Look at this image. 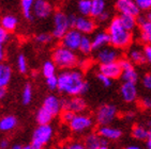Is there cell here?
<instances>
[{
  "label": "cell",
  "instance_id": "38",
  "mask_svg": "<svg viewBox=\"0 0 151 149\" xmlns=\"http://www.w3.org/2000/svg\"><path fill=\"white\" fill-rule=\"evenodd\" d=\"M96 77H98L99 82L104 86V87H111V84H113V80H111V78H108L107 76H105V74H101V72H99Z\"/></svg>",
  "mask_w": 151,
  "mask_h": 149
},
{
  "label": "cell",
  "instance_id": "61",
  "mask_svg": "<svg viewBox=\"0 0 151 149\" xmlns=\"http://www.w3.org/2000/svg\"><path fill=\"white\" fill-rule=\"evenodd\" d=\"M148 45H150V46H151V40H150V42H149V44H148Z\"/></svg>",
  "mask_w": 151,
  "mask_h": 149
},
{
  "label": "cell",
  "instance_id": "3",
  "mask_svg": "<svg viewBox=\"0 0 151 149\" xmlns=\"http://www.w3.org/2000/svg\"><path fill=\"white\" fill-rule=\"evenodd\" d=\"M52 61L59 68L71 69L78 64V57L76 55L75 51L61 45L52 50Z\"/></svg>",
  "mask_w": 151,
  "mask_h": 149
},
{
  "label": "cell",
  "instance_id": "57",
  "mask_svg": "<svg viewBox=\"0 0 151 149\" xmlns=\"http://www.w3.org/2000/svg\"><path fill=\"white\" fill-rule=\"evenodd\" d=\"M148 140H151V127L148 129Z\"/></svg>",
  "mask_w": 151,
  "mask_h": 149
},
{
  "label": "cell",
  "instance_id": "37",
  "mask_svg": "<svg viewBox=\"0 0 151 149\" xmlns=\"http://www.w3.org/2000/svg\"><path fill=\"white\" fill-rule=\"evenodd\" d=\"M46 79V85L50 91H55L58 89V78L57 76H52V77L45 78Z\"/></svg>",
  "mask_w": 151,
  "mask_h": 149
},
{
  "label": "cell",
  "instance_id": "49",
  "mask_svg": "<svg viewBox=\"0 0 151 149\" xmlns=\"http://www.w3.org/2000/svg\"><path fill=\"white\" fill-rule=\"evenodd\" d=\"M4 57H6V51L3 48V44L0 43V62H2L4 60Z\"/></svg>",
  "mask_w": 151,
  "mask_h": 149
},
{
  "label": "cell",
  "instance_id": "23",
  "mask_svg": "<svg viewBox=\"0 0 151 149\" xmlns=\"http://www.w3.org/2000/svg\"><path fill=\"white\" fill-rule=\"evenodd\" d=\"M17 118L14 115H6L0 118V131L10 132L17 127Z\"/></svg>",
  "mask_w": 151,
  "mask_h": 149
},
{
  "label": "cell",
  "instance_id": "54",
  "mask_svg": "<svg viewBox=\"0 0 151 149\" xmlns=\"http://www.w3.org/2000/svg\"><path fill=\"white\" fill-rule=\"evenodd\" d=\"M10 149H23V146L19 145V144H14Z\"/></svg>",
  "mask_w": 151,
  "mask_h": 149
},
{
  "label": "cell",
  "instance_id": "58",
  "mask_svg": "<svg viewBox=\"0 0 151 149\" xmlns=\"http://www.w3.org/2000/svg\"><path fill=\"white\" fill-rule=\"evenodd\" d=\"M147 126H148L149 128H150V127H151V117L149 118L148 121H147Z\"/></svg>",
  "mask_w": 151,
  "mask_h": 149
},
{
  "label": "cell",
  "instance_id": "17",
  "mask_svg": "<svg viewBox=\"0 0 151 149\" xmlns=\"http://www.w3.org/2000/svg\"><path fill=\"white\" fill-rule=\"evenodd\" d=\"M96 133L106 140H117L122 136L121 130L115 128V127L108 126V125L107 126H100Z\"/></svg>",
  "mask_w": 151,
  "mask_h": 149
},
{
  "label": "cell",
  "instance_id": "13",
  "mask_svg": "<svg viewBox=\"0 0 151 149\" xmlns=\"http://www.w3.org/2000/svg\"><path fill=\"white\" fill-rule=\"evenodd\" d=\"M86 108H87V103L81 96H71V98L69 99L62 100V109L72 111L75 114L84 113Z\"/></svg>",
  "mask_w": 151,
  "mask_h": 149
},
{
  "label": "cell",
  "instance_id": "29",
  "mask_svg": "<svg viewBox=\"0 0 151 149\" xmlns=\"http://www.w3.org/2000/svg\"><path fill=\"white\" fill-rule=\"evenodd\" d=\"M121 79L123 80V82H130V83L136 84L138 79H139V76H138V72L134 69V67H132V68L122 70Z\"/></svg>",
  "mask_w": 151,
  "mask_h": 149
},
{
  "label": "cell",
  "instance_id": "7",
  "mask_svg": "<svg viewBox=\"0 0 151 149\" xmlns=\"http://www.w3.org/2000/svg\"><path fill=\"white\" fill-rule=\"evenodd\" d=\"M54 135V129L50 126V123L47 125H39L32 133V142L31 143L38 144L41 146L45 147L50 143Z\"/></svg>",
  "mask_w": 151,
  "mask_h": 149
},
{
  "label": "cell",
  "instance_id": "40",
  "mask_svg": "<svg viewBox=\"0 0 151 149\" xmlns=\"http://www.w3.org/2000/svg\"><path fill=\"white\" fill-rule=\"evenodd\" d=\"M74 116H75V113H73L72 111H69V110H63L60 115L61 121L64 123H70V121H72Z\"/></svg>",
  "mask_w": 151,
  "mask_h": 149
},
{
  "label": "cell",
  "instance_id": "62",
  "mask_svg": "<svg viewBox=\"0 0 151 149\" xmlns=\"http://www.w3.org/2000/svg\"><path fill=\"white\" fill-rule=\"evenodd\" d=\"M52 149H62V148H52Z\"/></svg>",
  "mask_w": 151,
  "mask_h": 149
},
{
  "label": "cell",
  "instance_id": "31",
  "mask_svg": "<svg viewBox=\"0 0 151 149\" xmlns=\"http://www.w3.org/2000/svg\"><path fill=\"white\" fill-rule=\"evenodd\" d=\"M78 50L83 53V55H90L91 52L93 51L92 49V40H91V37H89L88 35H83L81 40V44H79Z\"/></svg>",
  "mask_w": 151,
  "mask_h": 149
},
{
  "label": "cell",
  "instance_id": "6",
  "mask_svg": "<svg viewBox=\"0 0 151 149\" xmlns=\"http://www.w3.org/2000/svg\"><path fill=\"white\" fill-rule=\"evenodd\" d=\"M69 127L72 132L81 134L84 132H87L88 130H90L93 127V121L91 116L85 113H78L75 114V116L73 117V119L69 123Z\"/></svg>",
  "mask_w": 151,
  "mask_h": 149
},
{
  "label": "cell",
  "instance_id": "26",
  "mask_svg": "<svg viewBox=\"0 0 151 149\" xmlns=\"http://www.w3.org/2000/svg\"><path fill=\"white\" fill-rule=\"evenodd\" d=\"M119 20L121 25L124 27L127 30L129 31H133L134 29L136 28L137 26V19L135 16H132V15H127V14H119Z\"/></svg>",
  "mask_w": 151,
  "mask_h": 149
},
{
  "label": "cell",
  "instance_id": "9",
  "mask_svg": "<svg viewBox=\"0 0 151 149\" xmlns=\"http://www.w3.org/2000/svg\"><path fill=\"white\" fill-rule=\"evenodd\" d=\"M54 8L48 0H35L32 6V15L38 19H46L52 15Z\"/></svg>",
  "mask_w": 151,
  "mask_h": 149
},
{
  "label": "cell",
  "instance_id": "2",
  "mask_svg": "<svg viewBox=\"0 0 151 149\" xmlns=\"http://www.w3.org/2000/svg\"><path fill=\"white\" fill-rule=\"evenodd\" d=\"M107 33L109 35L111 45L117 49H127L133 42V34L120 23L119 17L111 18L107 26Z\"/></svg>",
  "mask_w": 151,
  "mask_h": 149
},
{
  "label": "cell",
  "instance_id": "36",
  "mask_svg": "<svg viewBox=\"0 0 151 149\" xmlns=\"http://www.w3.org/2000/svg\"><path fill=\"white\" fill-rule=\"evenodd\" d=\"M54 38L52 34L50 33H46V32H42V33H39L38 35H35V42L41 45H46V44H50L52 42V40Z\"/></svg>",
  "mask_w": 151,
  "mask_h": 149
},
{
  "label": "cell",
  "instance_id": "27",
  "mask_svg": "<svg viewBox=\"0 0 151 149\" xmlns=\"http://www.w3.org/2000/svg\"><path fill=\"white\" fill-rule=\"evenodd\" d=\"M52 119H54V116L50 114V112H47L44 108H42V106L38 110L37 114H35V121H37V123L39 125H47V123H50Z\"/></svg>",
  "mask_w": 151,
  "mask_h": 149
},
{
  "label": "cell",
  "instance_id": "30",
  "mask_svg": "<svg viewBox=\"0 0 151 149\" xmlns=\"http://www.w3.org/2000/svg\"><path fill=\"white\" fill-rule=\"evenodd\" d=\"M132 136L138 140H148V129L142 125H136L132 129Z\"/></svg>",
  "mask_w": 151,
  "mask_h": 149
},
{
  "label": "cell",
  "instance_id": "63",
  "mask_svg": "<svg viewBox=\"0 0 151 149\" xmlns=\"http://www.w3.org/2000/svg\"><path fill=\"white\" fill-rule=\"evenodd\" d=\"M0 18H1V17H0Z\"/></svg>",
  "mask_w": 151,
  "mask_h": 149
},
{
  "label": "cell",
  "instance_id": "14",
  "mask_svg": "<svg viewBox=\"0 0 151 149\" xmlns=\"http://www.w3.org/2000/svg\"><path fill=\"white\" fill-rule=\"evenodd\" d=\"M120 95L123 101L127 103H133L137 100L138 97V89L135 83L123 82L120 86Z\"/></svg>",
  "mask_w": 151,
  "mask_h": 149
},
{
  "label": "cell",
  "instance_id": "48",
  "mask_svg": "<svg viewBox=\"0 0 151 149\" xmlns=\"http://www.w3.org/2000/svg\"><path fill=\"white\" fill-rule=\"evenodd\" d=\"M10 146V142L9 140L6 138H3V140H0V149H8Z\"/></svg>",
  "mask_w": 151,
  "mask_h": 149
},
{
  "label": "cell",
  "instance_id": "22",
  "mask_svg": "<svg viewBox=\"0 0 151 149\" xmlns=\"http://www.w3.org/2000/svg\"><path fill=\"white\" fill-rule=\"evenodd\" d=\"M0 26L8 32H13L18 26V18L15 15L6 14L0 18Z\"/></svg>",
  "mask_w": 151,
  "mask_h": 149
},
{
  "label": "cell",
  "instance_id": "34",
  "mask_svg": "<svg viewBox=\"0 0 151 149\" xmlns=\"http://www.w3.org/2000/svg\"><path fill=\"white\" fill-rule=\"evenodd\" d=\"M32 86L31 84L27 83L26 85L24 86L23 92H22V101H23V104L25 106H28L32 100Z\"/></svg>",
  "mask_w": 151,
  "mask_h": 149
},
{
  "label": "cell",
  "instance_id": "55",
  "mask_svg": "<svg viewBox=\"0 0 151 149\" xmlns=\"http://www.w3.org/2000/svg\"><path fill=\"white\" fill-rule=\"evenodd\" d=\"M146 19L149 20V21H151V10L150 11H148V13H147V15H146Z\"/></svg>",
  "mask_w": 151,
  "mask_h": 149
},
{
  "label": "cell",
  "instance_id": "8",
  "mask_svg": "<svg viewBox=\"0 0 151 149\" xmlns=\"http://www.w3.org/2000/svg\"><path fill=\"white\" fill-rule=\"evenodd\" d=\"M73 28L81 32L83 35H89L96 30V21L89 16H77Z\"/></svg>",
  "mask_w": 151,
  "mask_h": 149
},
{
  "label": "cell",
  "instance_id": "60",
  "mask_svg": "<svg viewBox=\"0 0 151 149\" xmlns=\"http://www.w3.org/2000/svg\"><path fill=\"white\" fill-rule=\"evenodd\" d=\"M23 149H30V146L28 145V146H23Z\"/></svg>",
  "mask_w": 151,
  "mask_h": 149
},
{
  "label": "cell",
  "instance_id": "16",
  "mask_svg": "<svg viewBox=\"0 0 151 149\" xmlns=\"http://www.w3.org/2000/svg\"><path fill=\"white\" fill-rule=\"evenodd\" d=\"M99 69H100L99 72L107 76L108 78H111V80L118 79L119 77H121V74H122V68L118 61L111 62V63L100 64Z\"/></svg>",
  "mask_w": 151,
  "mask_h": 149
},
{
  "label": "cell",
  "instance_id": "33",
  "mask_svg": "<svg viewBox=\"0 0 151 149\" xmlns=\"http://www.w3.org/2000/svg\"><path fill=\"white\" fill-rule=\"evenodd\" d=\"M56 70H57V66L52 61H45L42 65V74L45 78L55 76Z\"/></svg>",
  "mask_w": 151,
  "mask_h": 149
},
{
  "label": "cell",
  "instance_id": "51",
  "mask_svg": "<svg viewBox=\"0 0 151 149\" xmlns=\"http://www.w3.org/2000/svg\"><path fill=\"white\" fill-rule=\"evenodd\" d=\"M134 117H135V114H134L133 112H128L125 114V119H128V121H132Z\"/></svg>",
  "mask_w": 151,
  "mask_h": 149
},
{
  "label": "cell",
  "instance_id": "21",
  "mask_svg": "<svg viewBox=\"0 0 151 149\" xmlns=\"http://www.w3.org/2000/svg\"><path fill=\"white\" fill-rule=\"evenodd\" d=\"M13 72L11 66L4 62H0V86L6 87L11 82Z\"/></svg>",
  "mask_w": 151,
  "mask_h": 149
},
{
  "label": "cell",
  "instance_id": "46",
  "mask_svg": "<svg viewBox=\"0 0 151 149\" xmlns=\"http://www.w3.org/2000/svg\"><path fill=\"white\" fill-rule=\"evenodd\" d=\"M142 51H144V55H145L146 62L149 63L151 65V46L150 45H145L144 48H142Z\"/></svg>",
  "mask_w": 151,
  "mask_h": 149
},
{
  "label": "cell",
  "instance_id": "50",
  "mask_svg": "<svg viewBox=\"0 0 151 149\" xmlns=\"http://www.w3.org/2000/svg\"><path fill=\"white\" fill-rule=\"evenodd\" d=\"M6 87H1V86H0V100L6 97Z\"/></svg>",
  "mask_w": 151,
  "mask_h": 149
},
{
  "label": "cell",
  "instance_id": "24",
  "mask_svg": "<svg viewBox=\"0 0 151 149\" xmlns=\"http://www.w3.org/2000/svg\"><path fill=\"white\" fill-rule=\"evenodd\" d=\"M128 59L131 61L133 64L136 65H142L146 63V59L144 51L142 49H139L138 47H133L129 50L128 52Z\"/></svg>",
  "mask_w": 151,
  "mask_h": 149
},
{
  "label": "cell",
  "instance_id": "15",
  "mask_svg": "<svg viewBox=\"0 0 151 149\" xmlns=\"http://www.w3.org/2000/svg\"><path fill=\"white\" fill-rule=\"evenodd\" d=\"M42 108H44L47 112H50V114L55 117L62 110V100L59 99V97H57L56 95L50 94L45 97Z\"/></svg>",
  "mask_w": 151,
  "mask_h": 149
},
{
  "label": "cell",
  "instance_id": "28",
  "mask_svg": "<svg viewBox=\"0 0 151 149\" xmlns=\"http://www.w3.org/2000/svg\"><path fill=\"white\" fill-rule=\"evenodd\" d=\"M35 1V0H20V9L25 19L32 20L35 18L32 15V6Z\"/></svg>",
  "mask_w": 151,
  "mask_h": 149
},
{
  "label": "cell",
  "instance_id": "39",
  "mask_svg": "<svg viewBox=\"0 0 151 149\" xmlns=\"http://www.w3.org/2000/svg\"><path fill=\"white\" fill-rule=\"evenodd\" d=\"M142 85L146 91L151 92V72H147L144 74L142 79Z\"/></svg>",
  "mask_w": 151,
  "mask_h": 149
},
{
  "label": "cell",
  "instance_id": "4",
  "mask_svg": "<svg viewBox=\"0 0 151 149\" xmlns=\"http://www.w3.org/2000/svg\"><path fill=\"white\" fill-rule=\"evenodd\" d=\"M71 29L69 15L63 11H56L52 15V35L54 38L59 40Z\"/></svg>",
  "mask_w": 151,
  "mask_h": 149
},
{
  "label": "cell",
  "instance_id": "53",
  "mask_svg": "<svg viewBox=\"0 0 151 149\" xmlns=\"http://www.w3.org/2000/svg\"><path fill=\"white\" fill-rule=\"evenodd\" d=\"M125 149H142V148L139 146H136V145H130V146L125 147Z\"/></svg>",
  "mask_w": 151,
  "mask_h": 149
},
{
  "label": "cell",
  "instance_id": "56",
  "mask_svg": "<svg viewBox=\"0 0 151 149\" xmlns=\"http://www.w3.org/2000/svg\"><path fill=\"white\" fill-rule=\"evenodd\" d=\"M146 146H147V149H151V140H147Z\"/></svg>",
  "mask_w": 151,
  "mask_h": 149
},
{
  "label": "cell",
  "instance_id": "12",
  "mask_svg": "<svg viewBox=\"0 0 151 149\" xmlns=\"http://www.w3.org/2000/svg\"><path fill=\"white\" fill-rule=\"evenodd\" d=\"M115 9L119 14H127L132 16H139L140 10L137 6L135 0H116Z\"/></svg>",
  "mask_w": 151,
  "mask_h": 149
},
{
  "label": "cell",
  "instance_id": "42",
  "mask_svg": "<svg viewBox=\"0 0 151 149\" xmlns=\"http://www.w3.org/2000/svg\"><path fill=\"white\" fill-rule=\"evenodd\" d=\"M139 106L142 109L151 110V96H145L139 100Z\"/></svg>",
  "mask_w": 151,
  "mask_h": 149
},
{
  "label": "cell",
  "instance_id": "41",
  "mask_svg": "<svg viewBox=\"0 0 151 149\" xmlns=\"http://www.w3.org/2000/svg\"><path fill=\"white\" fill-rule=\"evenodd\" d=\"M135 2L140 11H150L151 10V0H135Z\"/></svg>",
  "mask_w": 151,
  "mask_h": 149
},
{
  "label": "cell",
  "instance_id": "45",
  "mask_svg": "<svg viewBox=\"0 0 151 149\" xmlns=\"http://www.w3.org/2000/svg\"><path fill=\"white\" fill-rule=\"evenodd\" d=\"M118 62H119L120 66H121L122 70H125V69H129V68H132V67H134L133 63L129 60L128 57H127V59H119V61H118Z\"/></svg>",
  "mask_w": 151,
  "mask_h": 149
},
{
  "label": "cell",
  "instance_id": "44",
  "mask_svg": "<svg viewBox=\"0 0 151 149\" xmlns=\"http://www.w3.org/2000/svg\"><path fill=\"white\" fill-rule=\"evenodd\" d=\"M62 149H86L84 143L81 142H72V143L68 144L67 146H64Z\"/></svg>",
  "mask_w": 151,
  "mask_h": 149
},
{
  "label": "cell",
  "instance_id": "18",
  "mask_svg": "<svg viewBox=\"0 0 151 149\" xmlns=\"http://www.w3.org/2000/svg\"><path fill=\"white\" fill-rule=\"evenodd\" d=\"M137 25H139L140 28V33L139 37L140 40L142 43L149 44V42L151 40V21L146 19V17L144 16H137Z\"/></svg>",
  "mask_w": 151,
  "mask_h": 149
},
{
  "label": "cell",
  "instance_id": "1",
  "mask_svg": "<svg viewBox=\"0 0 151 149\" xmlns=\"http://www.w3.org/2000/svg\"><path fill=\"white\" fill-rule=\"evenodd\" d=\"M58 78V91L68 96H81L89 91V83L85 81L83 72L77 69H63Z\"/></svg>",
  "mask_w": 151,
  "mask_h": 149
},
{
  "label": "cell",
  "instance_id": "20",
  "mask_svg": "<svg viewBox=\"0 0 151 149\" xmlns=\"http://www.w3.org/2000/svg\"><path fill=\"white\" fill-rule=\"evenodd\" d=\"M91 40H92L93 50H99V49L103 48L105 46H108L111 44V40H109V35H108L107 31L96 32L91 38Z\"/></svg>",
  "mask_w": 151,
  "mask_h": 149
},
{
  "label": "cell",
  "instance_id": "59",
  "mask_svg": "<svg viewBox=\"0 0 151 149\" xmlns=\"http://www.w3.org/2000/svg\"><path fill=\"white\" fill-rule=\"evenodd\" d=\"M98 149H108V147L106 146V145H103V146H101L100 148H98Z\"/></svg>",
  "mask_w": 151,
  "mask_h": 149
},
{
  "label": "cell",
  "instance_id": "32",
  "mask_svg": "<svg viewBox=\"0 0 151 149\" xmlns=\"http://www.w3.org/2000/svg\"><path fill=\"white\" fill-rule=\"evenodd\" d=\"M77 11L81 16H90L91 0H78L77 1Z\"/></svg>",
  "mask_w": 151,
  "mask_h": 149
},
{
  "label": "cell",
  "instance_id": "43",
  "mask_svg": "<svg viewBox=\"0 0 151 149\" xmlns=\"http://www.w3.org/2000/svg\"><path fill=\"white\" fill-rule=\"evenodd\" d=\"M10 40V32H8L6 30L0 26V43L6 44L8 40Z\"/></svg>",
  "mask_w": 151,
  "mask_h": 149
},
{
  "label": "cell",
  "instance_id": "25",
  "mask_svg": "<svg viewBox=\"0 0 151 149\" xmlns=\"http://www.w3.org/2000/svg\"><path fill=\"white\" fill-rule=\"evenodd\" d=\"M106 0H91V13L90 16L94 19L99 17L102 13L106 11Z\"/></svg>",
  "mask_w": 151,
  "mask_h": 149
},
{
  "label": "cell",
  "instance_id": "35",
  "mask_svg": "<svg viewBox=\"0 0 151 149\" xmlns=\"http://www.w3.org/2000/svg\"><path fill=\"white\" fill-rule=\"evenodd\" d=\"M16 66H17L18 72L20 74H26L28 72V62H27L26 57L24 55H19L16 60Z\"/></svg>",
  "mask_w": 151,
  "mask_h": 149
},
{
  "label": "cell",
  "instance_id": "47",
  "mask_svg": "<svg viewBox=\"0 0 151 149\" xmlns=\"http://www.w3.org/2000/svg\"><path fill=\"white\" fill-rule=\"evenodd\" d=\"M109 19H111V14H109V12H108L107 10H106L104 13H102L99 17L96 18V20H98L99 23H107V21H109Z\"/></svg>",
  "mask_w": 151,
  "mask_h": 149
},
{
  "label": "cell",
  "instance_id": "10",
  "mask_svg": "<svg viewBox=\"0 0 151 149\" xmlns=\"http://www.w3.org/2000/svg\"><path fill=\"white\" fill-rule=\"evenodd\" d=\"M81 37H83V34L81 32H78L74 28H71L61 37V45L68 49H71L73 51H76V50H78Z\"/></svg>",
  "mask_w": 151,
  "mask_h": 149
},
{
  "label": "cell",
  "instance_id": "5",
  "mask_svg": "<svg viewBox=\"0 0 151 149\" xmlns=\"http://www.w3.org/2000/svg\"><path fill=\"white\" fill-rule=\"evenodd\" d=\"M118 115V110L114 104H102L96 113V121L99 126H107L111 125Z\"/></svg>",
  "mask_w": 151,
  "mask_h": 149
},
{
  "label": "cell",
  "instance_id": "19",
  "mask_svg": "<svg viewBox=\"0 0 151 149\" xmlns=\"http://www.w3.org/2000/svg\"><path fill=\"white\" fill-rule=\"evenodd\" d=\"M84 145L86 149H98L103 145L107 146V140L102 138L98 133H89L85 136Z\"/></svg>",
  "mask_w": 151,
  "mask_h": 149
},
{
  "label": "cell",
  "instance_id": "52",
  "mask_svg": "<svg viewBox=\"0 0 151 149\" xmlns=\"http://www.w3.org/2000/svg\"><path fill=\"white\" fill-rule=\"evenodd\" d=\"M29 146H30V149H44L43 146H41V145H38V144H35V143H31Z\"/></svg>",
  "mask_w": 151,
  "mask_h": 149
},
{
  "label": "cell",
  "instance_id": "11",
  "mask_svg": "<svg viewBox=\"0 0 151 149\" xmlns=\"http://www.w3.org/2000/svg\"><path fill=\"white\" fill-rule=\"evenodd\" d=\"M120 59V52L119 49L111 46H105L103 48L98 50L96 53V60L100 64H106L116 62Z\"/></svg>",
  "mask_w": 151,
  "mask_h": 149
}]
</instances>
